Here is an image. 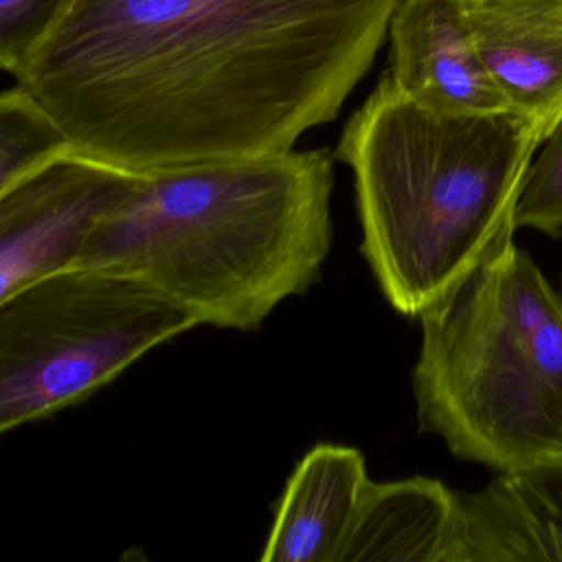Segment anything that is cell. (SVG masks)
Wrapping results in <instances>:
<instances>
[{
	"label": "cell",
	"instance_id": "3957f363",
	"mask_svg": "<svg viewBox=\"0 0 562 562\" xmlns=\"http://www.w3.org/2000/svg\"><path fill=\"white\" fill-rule=\"evenodd\" d=\"M538 137L519 117H446L384 74L335 157L355 177L361 252L397 314L417 317L513 243Z\"/></svg>",
	"mask_w": 562,
	"mask_h": 562
},
{
	"label": "cell",
	"instance_id": "30bf717a",
	"mask_svg": "<svg viewBox=\"0 0 562 562\" xmlns=\"http://www.w3.org/2000/svg\"><path fill=\"white\" fill-rule=\"evenodd\" d=\"M370 482L360 450H308L288 480L261 561L340 562Z\"/></svg>",
	"mask_w": 562,
	"mask_h": 562
},
{
	"label": "cell",
	"instance_id": "8fae6325",
	"mask_svg": "<svg viewBox=\"0 0 562 562\" xmlns=\"http://www.w3.org/2000/svg\"><path fill=\"white\" fill-rule=\"evenodd\" d=\"M459 522V493L440 480H371L340 562H453Z\"/></svg>",
	"mask_w": 562,
	"mask_h": 562
},
{
	"label": "cell",
	"instance_id": "277c9868",
	"mask_svg": "<svg viewBox=\"0 0 562 562\" xmlns=\"http://www.w3.org/2000/svg\"><path fill=\"white\" fill-rule=\"evenodd\" d=\"M420 430L509 472L562 453V294L515 241L419 315Z\"/></svg>",
	"mask_w": 562,
	"mask_h": 562
},
{
	"label": "cell",
	"instance_id": "52a82bcc",
	"mask_svg": "<svg viewBox=\"0 0 562 562\" xmlns=\"http://www.w3.org/2000/svg\"><path fill=\"white\" fill-rule=\"evenodd\" d=\"M387 37V74L417 106L446 117L509 113L480 58L465 0H401Z\"/></svg>",
	"mask_w": 562,
	"mask_h": 562
},
{
	"label": "cell",
	"instance_id": "7a4b0ae2",
	"mask_svg": "<svg viewBox=\"0 0 562 562\" xmlns=\"http://www.w3.org/2000/svg\"><path fill=\"white\" fill-rule=\"evenodd\" d=\"M328 149L147 173L77 268L137 279L200 325L258 330L321 279L330 255Z\"/></svg>",
	"mask_w": 562,
	"mask_h": 562
},
{
	"label": "cell",
	"instance_id": "9c48e42d",
	"mask_svg": "<svg viewBox=\"0 0 562 562\" xmlns=\"http://www.w3.org/2000/svg\"><path fill=\"white\" fill-rule=\"evenodd\" d=\"M453 562L562 561V453L459 493Z\"/></svg>",
	"mask_w": 562,
	"mask_h": 562
},
{
	"label": "cell",
	"instance_id": "7c38bea8",
	"mask_svg": "<svg viewBox=\"0 0 562 562\" xmlns=\"http://www.w3.org/2000/svg\"><path fill=\"white\" fill-rule=\"evenodd\" d=\"M78 154L50 111L15 85L0 97V192Z\"/></svg>",
	"mask_w": 562,
	"mask_h": 562
},
{
	"label": "cell",
	"instance_id": "ba28073f",
	"mask_svg": "<svg viewBox=\"0 0 562 562\" xmlns=\"http://www.w3.org/2000/svg\"><path fill=\"white\" fill-rule=\"evenodd\" d=\"M465 8L509 114L544 144L562 123V0H465Z\"/></svg>",
	"mask_w": 562,
	"mask_h": 562
},
{
	"label": "cell",
	"instance_id": "6da1fadb",
	"mask_svg": "<svg viewBox=\"0 0 562 562\" xmlns=\"http://www.w3.org/2000/svg\"><path fill=\"white\" fill-rule=\"evenodd\" d=\"M401 0H74L15 80L126 172L258 159L337 120Z\"/></svg>",
	"mask_w": 562,
	"mask_h": 562
},
{
	"label": "cell",
	"instance_id": "5b68a950",
	"mask_svg": "<svg viewBox=\"0 0 562 562\" xmlns=\"http://www.w3.org/2000/svg\"><path fill=\"white\" fill-rule=\"evenodd\" d=\"M200 327L150 285L94 268L0 301V432L83 403L154 348Z\"/></svg>",
	"mask_w": 562,
	"mask_h": 562
},
{
	"label": "cell",
	"instance_id": "5bb4252c",
	"mask_svg": "<svg viewBox=\"0 0 562 562\" xmlns=\"http://www.w3.org/2000/svg\"><path fill=\"white\" fill-rule=\"evenodd\" d=\"M74 0H0V67L18 78Z\"/></svg>",
	"mask_w": 562,
	"mask_h": 562
},
{
	"label": "cell",
	"instance_id": "8992f818",
	"mask_svg": "<svg viewBox=\"0 0 562 562\" xmlns=\"http://www.w3.org/2000/svg\"><path fill=\"white\" fill-rule=\"evenodd\" d=\"M143 177L74 154L0 192V301L77 268Z\"/></svg>",
	"mask_w": 562,
	"mask_h": 562
},
{
	"label": "cell",
	"instance_id": "4fadbf2b",
	"mask_svg": "<svg viewBox=\"0 0 562 562\" xmlns=\"http://www.w3.org/2000/svg\"><path fill=\"white\" fill-rule=\"evenodd\" d=\"M515 220L516 228L562 236V123L526 172Z\"/></svg>",
	"mask_w": 562,
	"mask_h": 562
}]
</instances>
